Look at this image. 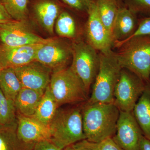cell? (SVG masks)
<instances>
[{"instance_id": "obj_29", "label": "cell", "mask_w": 150, "mask_h": 150, "mask_svg": "<svg viewBox=\"0 0 150 150\" xmlns=\"http://www.w3.org/2000/svg\"><path fill=\"white\" fill-rule=\"evenodd\" d=\"M32 150H64L61 149L51 140H46L36 143Z\"/></svg>"}, {"instance_id": "obj_25", "label": "cell", "mask_w": 150, "mask_h": 150, "mask_svg": "<svg viewBox=\"0 0 150 150\" xmlns=\"http://www.w3.org/2000/svg\"><path fill=\"white\" fill-rule=\"evenodd\" d=\"M1 2L14 20L26 21L28 0H1Z\"/></svg>"}, {"instance_id": "obj_26", "label": "cell", "mask_w": 150, "mask_h": 150, "mask_svg": "<svg viewBox=\"0 0 150 150\" xmlns=\"http://www.w3.org/2000/svg\"><path fill=\"white\" fill-rule=\"evenodd\" d=\"M149 35L150 36V16L141 19L138 23L137 29L132 35L127 39L121 43H117L114 45L116 47H119L121 44L131 38L137 36Z\"/></svg>"}, {"instance_id": "obj_3", "label": "cell", "mask_w": 150, "mask_h": 150, "mask_svg": "<svg viewBox=\"0 0 150 150\" xmlns=\"http://www.w3.org/2000/svg\"><path fill=\"white\" fill-rule=\"evenodd\" d=\"M49 127L51 141L61 149L86 139L81 110L77 108H58Z\"/></svg>"}, {"instance_id": "obj_1", "label": "cell", "mask_w": 150, "mask_h": 150, "mask_svg": "<svg viewBox=\"0 0 150 150\" xmlns=\"http://www.w3.org/2000/svg\"><path fill=\"white\" fill-rule=\"evenodd\" d=\"M120 110L113 103H89L81 110L86 139L100 143L112 138L116 130Z\"/></svg>"}, {"instance_id": "obj_22", "label": "cell", "mask_w": 150, "mask_h": 150, "mask_svg": "<svg viewBox=\"0 0 150 150\" xmlns=\"http://www.w3.org/2000/svg\"><path fill=\"white\" fill-rule=\"evenodd\" d=\"M96 2L100 20L112 34V27L119 9L116 0H97Z\"/></svg>"}, {"instance_id": "obj_10", "label": "cell", "mask_w": 150, "mask_h": 150, "mask_svg": "<svg viewBox=\"0 0 150 150\" xmlns=\"http://www.w3.org/2000/svg\"><path fill=\"white\" fill-rule=\"evenodd\" d=\"M143 133L132 112L120 111L116 132L112 139L123 150H140Z\"/></svg>"}, {"instance_id": "obj_4", "label": "cell", "mask_w": 150, "mask_h": 150, "mask_svg": "<svg viewBox=\"0 0 150 150\" xmlns=\"http://www.w3.org/2000/svg\"><path fill=\"white\" fill-rule=\"evenodd\" d=\"M115 52L123 69L150 83V36H137L124 42Z\"/></svg>"}, {"instance_id": "obj_34", "label": "cell", "mask_w": 150, "mask_h": 150, "mask_svg": "<svg viewBox=\"0 0 150 150\" xmlns=\"http://www.w3.org/2000/svg\"><path fill=\"white\" fill-rule=\"evenodd\" d=\"M64 150H74V149L73 148L72 146H71L65 148Z\"/></svg>"}, {"instance_id": "obj_14", "label": "cell", "mask_w": 150, "mask_h": 150, "mask_svg": "<svg viewBox=\"0 0 150 150\" xmlns=\"http://www.w3.org/2000/svg\"><path fill=\"white\" fill-rule=\"evenodd\" d=\"M43 44L9 47L0 44V69H14L35 61L36 53Z\"/></svg>"}, {"instance_id": "obj_17", "label": "cell", "mask_w": 150, "mask_h": 150, "mask_svg": "<svg viewBox=\"0 0 150 150\" xmlns=\"http://www.w3.org/2000/svg\"><path fill=\"white\" fill-rule=\"evenodd\" d=\"M44 92L22 88L14 101L17 113L24 116L32 117Z\"/></svg>"}, {"instance_id": "obj_8", "label": "cell", "mask_w": 150, "mask_h": 150, "mask_svg": "<svg viewBox=\"0 0 150 150\" xmlns=\"http://www.w3.org/2000/svg\"><path fill=\"white\" fill-rule=\"evenodd\" d=\"M72 59V43L60 38H51L38 51L35 61L52 70L67 68Z\"/></svg>"}, {"instance_id": "obj_31", "label": "cell", "mask_w": 150, "mask_h": 150, "mask_svg": "<svg viewBox=\"0 0 150 150\" xmlns=\"http://www.w3.org/2000/svg\"><path fill=\"white\" fill-rule=\"evenodd\" d=\"M137 10L150 13V0H132Z\"/></svg>"}, {"instance_id": "obj_16", "label": "cell", "mask_w": 150, "mask_h": 150, "mask_svg": "<svg viewBox=\"0 0 150 150\" xmlns=\"http://www.w3.org/2000/svg\"><path fill=\"white\" fill-rule=\"evenodd\" d=\"M34 11L40 25L49 34H53L55 23L60 14L58 5L51 0H42L35 4Z\"/></svg>"}, {"instance_id": "obj_21", "label": "cell", "mask_w": 150, "mask_h": 150, "mask_svg": "<svg viewBox=\"0 0 150 150\" xmlns=\"http://www.w3.org/2000/svg\"><path fill=\"white\" fill-rule=\"evenodd\" d=\"M17 126L0 127V150H32L19 139Z\"/></svg>"}, {"instance_id": "obj_11", "label": "cell", "mask_w": 150, "mask_h": 150, "mask_svg": "<svg viewBox=\"0 0 150 150\" xmlns=\"http://www.w3.org/2000/svg\"><path fill=\"white\" fill-rule=\"evenodd\" d=\"M87 13L88 18L85 29L86 42L100 52L111 49L114 45L112 34L100 20L94 1L90 6Z\"/></svg>"}, {"instance_id": "obj_28", "label": "cell", "mask_w": 150, "mask_h": 150, "mask_svg": "<svg viewBox=\"0 0 150 150\" xmlns=\"http://www.w3.org/2000/svg\"><path fill=\"white\" fill-rule=\"evenodd\" d=\"M74 150H100L99 143L84 139L72 145Z\"/></svg>"}, {"instance_id": "obj_7", "label": "cell", "mask_w": 150, "mask_h": 150, "mask_svg": "<svg viewBox=\"0 0 150 150\" xmlns=\"http://www.w3.org/2000/svg\"><path fill=\"white\" fill-rule=\"evenodd\" d=\"M146 84L134 73L122 69L114 90L113 103L120 111L132 112Z\"/></svg>"}, {"instance_id": "obj_2", "label": "cell", "mask_w": 150, "mask_h": 150, "mask_svg": "<svg viewBox=\"0 0 150 150\" xmlns=\"http://www.w3.org/2000/svg\"><path fill=\"white\" fill-rule=\"evenodd\" d=\"M99 54V69L87 102L113 103L114 90L123 68L112 49L100 52Z\"/></svg>"}, {"instance_id": "obj_35", "label": "cell", "mask_w": 150, "mask_h": 150, "mask_svg": "<svg viewBox=\"0 0 150 150\" xmlns=\"http://www.w3.org/2000/svg\"><path fill=\"white\" fill-rule=\"evenodd\" d=\"M0 2H1V0H0Z\"/></svg>"}, {"instance_id": "obj_6", "label": "cell", "mask_w": 150, "mask_h": 150, "mask_svg": "<svg viewBox=\"0 0 150 150\" xmlns=\"http://www.w3.org/2000/svg\"><path fill=\"white\" fill-rule=\"evenodd\" d=\"M72 47L71 67L80 78L88 92L99 69V54L95 48L83 40H75L72 43Z\"/></svg>"}, {"instance_id": "obj_9", "label": "cell", "mask_w": 150, "mask_h": 150, "mask_svg": "<svg viewBox=\"0 0 150 150\" xmlns=\"http://www.w3.org/2000/svg\"><path fill=\"white\" fill-rule=\"evenodd\" d=\"M51 38H44L33 32L26 21L12 20L0 25L2 44L17 47L35 44H45Z\"/></svg>"}, {"instance_id": "obj_30", "label": "cell", "mask_w": 150, "mask_h": 150, "mask_svg": "<svg viewBox=\"0 0 150 150\" xmlns=\"http://www.w3.org/2000/svg\"><path fill=\"white\" fill-rule=\"evenodd\" d=\"M100 150H123L118 146L112 138H108L99 143Z\"/></svg>"}, {"instance_id": "obj_5", "label": "cell", "mask_w": 150, "mask_h": 150, "mask_svg": "<svg viewBox=\"0 0 150 150\" xmlns=\"http://www.w3.org/2000/svg\"><path fill=\"white\" fill-rule=\"evenodd\" d=\"M49 87L59 106L87 100L88 92L71 67L53 72Z\"/></svg>"}, {"instance_id": "obj_32", "label": "cell", "mask_w": 150, "mask_h": 150, "mask_svg": "<svg viewBox=\"0 0 150 150\" xmlns=\"http://www.w3.org/2000/svg\"><path fill=\"white\" fill-rule=\"evenodd\" d=\"M12 20L13 19L7 11L1 2H0V25L8 22Z\"/></svg>"}, {"instance_id": "obj_23", "label": "cell", "mask_w": 150, "mask_h": 150, "mask_svg": "<svg viewBox=\"0 0 150 150\" xmlns=\"http://www.w3.org/2000/svg\"><path fill=\"white\" fill-rule=\"evenodd\" d=\"M17 126L14 102L7 98L0 89V127Z\"/></svg>"}, {"instance_id": "obj_33", "label": "cell", "mask_w": 150, "mask_h": 150, "mask_svg": "<svg viewBox=\"0 0 150 150\" xmlns=\"http://www.w3.org/2000/svg\"><path fill=\"white\" fill-rule=\"evenodd\" d=\"M140 150H150V140L143 135L141 138Z\"/></svg>"}, {"instance_id": "obj_24", "label": "cell", "mask_w": 150, "mask_h": 150, "mask_svg": "<svg viewBox=\"0 0 150 150\" xmlns=\"http://www.w3.org/2000/svg\"><path fill=\"white\" fill-rule=\"evenodd\" d=\"M55 28L56 33L61 37L71 39L76 35V22L67 12H63L59 15L55 23Z\"/></svg>"}, {"instance_id": "obj_27", "label": "cell", "mask_w": 150, "mask_h": 150, "mask_svg": "<svg viewBox=\"0 0 150 150\" xmlns=\"http://www.w3.org/2000/svg\"><path fill=\"white\" fill-rule=\"evenodd\" d=\"M68 6L76 10L87 12L93 0H62Z\"/></svg>"}, {"instance_id": "obj_18", "label": "cell", "mask_w": 150, "mask_h": 150, "mask_svg": "<svg viewBox=\"0 0 150 150\" xmlns=\"http://www.w3.org/2000/svg\"><path fill=\"white\" fill-rule=\"evenodd\" d=\"M132 112L143 135L150 140V83L146 84Z\"/></svg>"}, {"instance_id": "obj_15", "label": "cell", "mask_w": 150, "mask_h": 150, "mask_svg": "<svg viewBox=\"0 0 150 150\" xmlns=\"http://www.w3.org/2000/svg\"><path fill=\"white\" fill-rule=\"evenodd\" d=\"M138 23L134 12L125 8H119L112 30L114 45L131 36L137 29Z\"/></svg>"}, {"instance_id": "obj_20", "label": "cell", "mask_w": 150, "mask_h": 150, "mask_svg": "<svg viewBox=\"0 0 150 150\" xmlns=\"http://www.w3.org/2000/svg\"><path fill=\"white\" fill-rule=\"evenodd\" d=\"M22 88L13 68L0 71V89L7 98L14 102Z\"/></svg>"}, {"instance_id": "obj_19", "label": "cell", "mask_w": 150, "mask_h": 150, "mask_svg": "<svg viewBox=\"0 0 150 150\" xmlns=\"http://www.w3.org/2000/svg\"><path fill=\"white\" fill-rule=\"evenodd\" d=\"M59 108V105L48 86L32 117L46 126H49Z\"/></svg>"}, {"instance_id": "obj_36", "label": "cell", "mask_w": 150, "mask_h": 150, "mask_svg": "<svg viewBox=\"0 0 150 150\" xmlns=\"http://www.w3.org/2000/svg\"><path fill=\"white\" fill-rule=\"evenodd\" d=\"M1 69H0V71H1Z\"/></svg>"}, {"instance_id": "obj_13", "label": "cell", "mask_w": 150, "mask_h": 150, "mask_svg": "<svg viewBox=\"0 0 150 150\" xmlns=\"http://www.w3.org/2000/svg\"><path fill=\"white\" fill-rule=\"evenodd\" d=\"M17 134L23 144L33 150L36 143L51 140L49 126H46L33 117L17 113Z\"/></svg>"}, {"instance_id": "obj_12", "label": "cell", "mask_w": 150, "mask_h": 150, "mask_svg": "<svg viewBox=\"0 0 150 150\" xmlns=\"http://www.w3.org/2000/svg\"><path fill=\"white\" fill-rule=\"evenodd\" d=\"M14 69L23 88L45 91L49 86L52 70L39 62L33 61Z\"/></svg>"}]
</instances>
